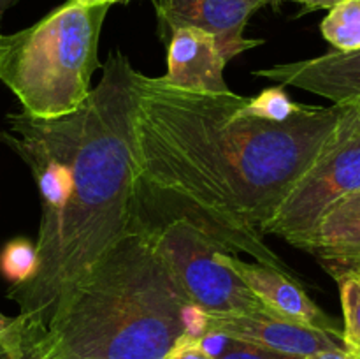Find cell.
<instances>
[{
    "instance_id": "obj_1",
    "label": "cell",
    "mask_w": 360,
    "mask_h": 359,
    "mask_svg": "<svg viewBox=\"0 0 360 359\" xmlns=\"http://www.w3.org/2000/svg\"><path fill=\"white\" fill-rule=\"evenodd\" d=\"M136 88L134 222H183L224 252L299 280L264 241V227L352 106L302 104L274 122L248 115L234 92L183 90L141 73Z\"/></svg>"
},
{
    "instance_id": "obj_2",
    "label": "cell",
    "mask_w": 360,
    "mask_h": 359,
    "mask_svg": "<svg viewBox=\"0 0 360 359\" xmlns=\"http://www.w3.org/2000/svg\"><path fill=\"white\" fill-rule=\"evenodd\" d=\"M136 80L130 60L116 51L76 111L48 118L69 168L70 190L56 220L39 231L35 275L7 292L20 306L18 315L44 329L134 222Z\"/></svg>"
},
{
    "instance_id": "obj_3",
    "label": "cell",
    "mask_w": 360,
    "mask_h": 359,
    "mask_svg": "<svg viewBox=\"0 0 360 359\" xmlns=\"http://www.w3.org/2000/svg\"><path fill=\"white\" fill-rule=\"evenodd\" d=\"M193 310L150 231L132 222L53 313L39 359H162Z\"/></svg>"
},
{
    "instance_id": "obj_4",
    "label": "cell",
    "mask_w": 360,
    "mask_h": 359,
    "mask_svg": "<svg viewBox=\"0 0 360 359\" xmlns=\"http://www.w3.org/2000/svg\"><path fill=\"white\" fill-rule=\"evenodd\" d=\"M108 4L83 6L67 0L37 23L0 34V83L35 118L76 111L91 90L98 69V39Z\"/></svg>"
},
{
    "instance_id": "obj_5",
    "label": "cell",
    "mask_w": 360,
    "mask_h": 359,
    "mask_svg": "<svg viewBox=\"0 0 360 359\" xmlns=\"http://www.w3.org/2000/svg\"><path fill=\"white\" fill-rule=\"evenodd\" d=\"M360 190V108L352 106L308 171L278 206L264 234L297 246L323 215Z\"/></svg>"
},
{
    "instance_id": "obj_6",
    "label": "cell",
    "mask_w": 360,
    "mask_h": 359,
    "mask_svg": "<svg viewBox=\"0 0 360 359\" xmlns=\"http://www.w3.org/2000/svg\"><path fill=\"white\" fill-rule=\"evenodd\" d=\"M155 246L193 308L204 313H266L252 289L218 257L211 239L183 222L148 229Z\"/></svg>"
},
{
    "instance_id": "obj_7",
    "label": "cell",
    "mask_w": 360,
    "mask_h": 359,
    "mask_svg": "<svg viewBox=\"0 0 360 359\" xmlns=\"http://www.w3.org/2000/svg\"><path fill=\"white\" fill-rule=\"evenodd\" d=\"M153 6L162 35L171 37L178 28H199L214 35L227 62L262 44L260 39H245V27L266 0H153Z\"/></svg>"
},
{
    "instance_id": "obj_8",
    "label": "cell",
    "mask_w": 360,
    "mask_h": 359,
    "mask_svg": "<svg viewBox=\"0 0 360 359\" xmlns=\"http://www.w3.org/2000/svg\"><path fill=\"white\" fill-rule=\"evenodd\" d=\"M204 333H220L232 340L304 359L323 351H338L343 340L326 331L276 319L266 313H204ZM202 333V334H204Z\"/></svg>"
},
{
    "instance_id": "obj_9",
    "label": "cell",
    "mask_w": 360,
    "mask_h": 359,
    "mask_svg": "<svg viewBox=\"0 0 360 359\" xmlns=\"http://www.w3.org/2000/svg\"><path fill=\"white\" fill-rule=\"evenodd\" d=\"M218 257L252 289L269 315L313 329L326 331L343 340L336 319L323 312L302 287V282L259 263H245L236 253L218 252Z\"/></svg>"
},
{
    "instance_id": "obj_10",
    "label": "cell",
    "mask_w": 360,
    "mask_h": 359,
    "mask_svg": "<svg viewBox=\"0 0 360 359\" xmlns=\"http://www.w3.org/2000/svg\"><path fill=\"white\" fill-rule=\"evenodd\" d=\"M253 74L274 81L278 87H295L322 95L333 104L360 108V49L280 63Z\"/></svg>"
},
{
    "instance_id": "obj_11",
    "label": "cell",
    "mask_w": 360,
    "mask_h": 359,
    "mask_svg": "<svg viewBox=\"0 0 360 359\" xmlns=\"http://www.w3.org/2000/svg\"><path fill=\"white\" fill-rule=\"evenodd\" d=\"M167 74L162 76L171 87L202 94H225L224 77L227 58L214 35L199 28H178L171 35Z\"/></svg>"
},
{
    "instance_id": "obj_12",
    "label": "cell",
    "mask_w": 360,
    "mask_h": 359,
    "mask_svg": "<svg viewBox=\"0 0 360 359\" xmlns=\"http://www.w3.org/2000/svg\"><path fill=\"white\" fill-rule=\"evenodd\" d=\"M297 248L320 260L360 256V190L334 204Z\"/></svg>"
},
{
    "instance_id": "obj_13",
    "label": "cell",
    "mask_w": 360,
    "mask_h": 359,
    "mask_svg": "<svg viewBox=\"0 0 360 359\" xmlns=\"http://www.w3.org/2000/svg\"><path fill=\"white\" fill-rule=\"evenodd\" d=\"M340 284L343 306V347L348 354L360 359V275L348 270L327 267Z\"/></svg>"
},
{
    "instance_id": "obj_14",
    "label": "cell",
    "mask_w": 360,
    "mask_h": 359,
    "mask_svg": "<svg viewBox=\"0 0 360 359\" xmlns=\"http://www.w3.org/2000/svg\"><path fill=\"white\" fill-rule=\"evenodd\" d=\"M322 34L338 51L360 49V0H345L329 9Z\"/></svg>"
},
{
    "instance_id": "obj_15",
    "label": "cell",
    "mask_w": 360,
    "mask_h": 359,
    "mask_svg": "<svg viewBox=\"0 0 360 359\" xmlns=\"http://www.w3.org/2000/svg\"><path fill=\"white\" fill-rule=\"evenodd\" d=\"M44 333V327L16 315L0 331V359H39V345Z\"/></svg>"
},
{
    "instance_id": "obj_16",
    "label": "cell",
    "mask_w": 360,
    "mask_h": 359,
    "mask_svg": "<svg viewBox=\"0 0 360 359\" xmlns=\"http://www.w3.org/2000/svg\"><path fill=\"white\" fill-rule=\"evenodd\" d=\"M37 248L25 238L11 239L0 250V275L11 282V287L27 284L37 271Z\"/></svg>"
},
{
    "instance_id": "obj_17",
    "label": "cell",
    "mask_w": 360,
    "mask_h": 359,
    "mask_svg": "<svg viewBox=\"0 0 360 359\" xmlns=\"http://www.w3.org/2000/svg\"><path fill=\"white\" fill-rule=\"evenodd\" d=\"M301 106L302 104H297L288 97L283 87H271L260 92L257 97H246L245 111L248 115L259 116V118L281 122V120H287L295 115Z\"/></svg>"
},
{
    "instance_id": "obj_18",
    "label": "cell",
    "mask_w": 360,
    "mask_h": 359,
    "mask_svg": "<svg viewBox=\"0 0 360 359\" xmlns=\"http://www.w3.org/2000/svg\"><path fill=\"white\" fill-rule=\"evenodd\" d=\"M214 359H299V358L281 354V352L269 351V348L259 347V345L246 344V341L232 340V338H229L227 345H225V348L221 351V354Z\"/></svg>"
},
{
    "instance_id": "obj_19",
    "label": "cell",
    "mask_w": 360,
    "mask_h": 359,
    "mask_svg": "<svg viewBox=\"0 0 360 359\" xmlns=\"http://www.w3.org/2000/svg\"><path fill=\"white\" fill-rule=\"evenodd\" d=\"M162 359H214L200 345L199 338L183 334Z\"/></svg>"
},
{
    "instance_id": "obj_20",
    "label": "cell",
    "mask_w": 360,
    "mask_h": 359,
    "mask_svg": "<svg viewBox=\"0 0 360 359\" xmlns=\"http://www.w3.org/2000/svg\"><path fill=\"white\" fill-rule=\"evenodd\" d=\"M281 2H295L304 6L308 11L315 9H333L338 4L345 2V0H266V4H281Z\"/></svg>"
},
{
    "instance_id": "obj_21",
    "label": "cell",
    "mask_w": 360,
    "mask_h": 359,
    "mask_svg": "<svg viewBox=\"0 0 360 359\" xmlns=\"http://www.w3.org/2000/svg\"><path fill=\"white\" fill-rule=\"evenodd\" d=\"M326 267H338V270H348L354 273L360 275V256L357 257H347V259H336V260H322Z\"/></svg>"
},
{
    "instance_id": "obj_22",
    "label": "cell",
    "mask_w": 360,
    "mask_h": 359,
    "mask_svg": "<svg viewBox=\"0 0 360 359\" xmlns=\"http://www.w3.org/2000/svg\"><path fill=\"white\" fill-rule=\"evenodd\" d=\"M304 359H355L354 355L348 354L345 348H338V351H323V352H316V354L308 355Z\"/></svg>"
},
{
    "instance_id": "obj_23",
    "label": "cell",
    "mask_w": 360,
    "mask_h": 359,
    "mask_svg": "<svg viewBox=\"0 0 360 359\" xmlns=\"http://www.w3.org/2000/svg\"><path fill=\"white\" fill-rule=\"evenodd\" d=\"M76 2L83 4V6H101V4L112 6V4H127L130 2V0H76Z\"/></svg>"
},
{
    "instance_id": "obj_24",
    "label": "cell",
    "mask_w": 360,
    "mask_h": 359,
    "mask_svg": "<svg viewBox=\"0 0 360 359\" xmlns=\"http://www.w3.org/2000/svg\"><path fill=\"white\" fill-rule=\"evenodd\" d=\"M18 2H20V0H0V20H2L4 13H6L9 7H13L14 4H18Z\"/></svg>"
},
{
    "instance_id": "obj_25",
    "label": "cell",
    "mask_w": 360,
    "mask_h": 359,
    "mask_svg": "<svg viewBox=\"0 0 360 359\" xmlns=\"http://www.w3.org/2000/svg\"><path fill=\"white\" fill-rule=\"evenodd\" d=\"M13 319L14 317H7V315H4V313H0V331L6 329V327L13 322Z\"/></svg>"
}]
</instances>
